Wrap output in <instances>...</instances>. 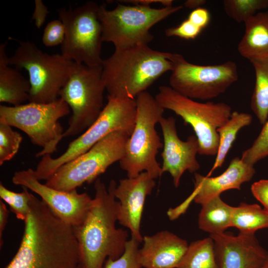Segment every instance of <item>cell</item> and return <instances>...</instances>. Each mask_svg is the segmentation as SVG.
<instances>
[{
	"instance_id": "obj_6",
	"label": "cell",
	"mask_w": 268,
	"mask_h": 268,
	"mask_svg": "<svg viewBox=\"0 0 268 268\" xmlns=\"http://www.w3.org/2000/svg\"><path fill=\"white\" fill-rule=\"evenodd\" d=\"M18 43L9 65L28 73L31 88L29 102L47 103L57 100L61 89L68 79L73 62L62 54H49L34 43L9 37Z\"/></svg>"
},
{
	"instance_id": "obj_23",
	"label": "cell",
	"mask_w": 268,
	"mask_h": 268,
	"mask_svg": "<svg viewBox=\"0 0 268 268\" xmlns=\"http://www.w3.org/2000/svg\"><path fill=\"white\" fill-rule=\"evenodd\" d=\"M252 119V116L250 114L232 112L229 120L217 129L219 135L218 149L214 163L207 176H210L216 169L222 166L239 131L243 128L249 126Z\"/></svg>"
},
{
	"instance_id": "obj_24",
	"label": "cell",
	"mask_w": 268,
	"mask_h": 268,
	"mask_svg": "<svg viewBox=\"0 0 268 268\" xmlns=\"http://www.w3.org/2000/svg\"><path fill=\"white\" fill-rule=\"evenodd\" d=\"M255 72L250 106L261 124L268 119V57L250 61Z\"/></svg>"
},
{
	"instance_id": "obj_37",
	"label": "cell",
	"mask_w": 268,
	"mask_h": 268,
	"mask_svg": "<svg viewBox=\"0 0 268 268\" xmlns=\"http://www.w3.org/2000/svg\"><path fill=\"white\" fill-rule=\"evenodd\" d=\"M122 3H125L133 5H139L144 6L150 7V5L152 3H159L162 5L163 7L172 6L173 0H118Z\"/></svg>"
},
{
	"instance_id": "obj_1",
	"label": "cell",
	"mask_w": 268,
	"mask_h": 268,
	"mask_svg": "<svg viewBox=\"0 0 268 268\" xmlns=\"http://www.w3.org/2000/svg\"><path fill=\"white\" fill-rule=\"evenodd\" d=\"M19 249L5 268H79L82 265L73 228L31 194Z\"/></svg>"
},
{
	"instance_id": "obj_19",
	"label": "cell",
	"mask_w": 268,
	"mask_h": 268,
	"mask_svg": "<svg viewBox=\"0 0 268 268\" xmlns=\"http://www.w3.org/2000/svg\"><path fill=\"white\" fill-rule=\"evenodd\" d=\"M138 261L143 268H178L188 247L185 240L168 230L144 236Z\"/></svg>"
},
{
	"instance_id": "obj_35",
	"label": "cell",
	"mask_w": 268,
	"mask_h": 268,
	"mask_svg": "<svg viewBox=\"0 0 268 268\" xmlns=\"http://www.w3.org/2000/svg\"><path fill=\"white\" fill-rule=\"evenodd\" d=\"M188 19L202 30L208 24L210 20V14L206 8L200 7L193 10L189 14Z\"/></svg>"
},
{
	"instance_id": "obj_25",
	"label": "cell",
	"mask_w": 268,
	"mask_h": 268,
	"mask_svg": "<svg viewBox=\"0 0 268 268\" xmlns=\"http://www.w3.org/2000/svg\"><path fill=\"white\" fill-rule=\"evenodd\" d=\"M231 227L244 233H255L257 230L268 228V211L257 204L241 202L234 206Z\"/></svg>"
},
{
	"instance_id": "obj_2",
	"label": "cell",
	"mask_w": 268,
	"mask_h": 268,
	"mask_svg": "<svg viewBox=\"0 0 268 268\" xmlns=\"http://www.w3.org/2000/svg\"><path fill=\"white\" fill-rule=\"evenodd\" d=\"M116 185L111 180L106 188L97 178L92 205L83 222L73 227L85 268H104L108 259H117L125 251L128 232L116 227L119 207L114 194Z\"/></svg>"
},
{
	"instance_id": "obj_13",
	"label": "cell",
	"mask_w": 268,
	"mask_h": 268,
	"mask_svg": "<svg viewBox=\"0 0 268 268\" xmlns=\"http://www.w3.org/2000/svg\"><path fill=\"white\" fill-rule=\"evenodd\" d=\"M170 87L192 99L215 98L238 79L236 63L231 61L213 65H199L187 61L181 55L171 53Z\"/></svg>"
},
{
	"instance_id": "obj_31",
	"label": "cell",
	"mask_w": 268,
	"mask_h": 268,
	"mask_svg": "<svg viewBox=\"0 0 268 268\" xmlns=\"http://www.w3.org/2000/svg\"><path fill=\"white\" fill-rule=\"evenodd\" d=\"M139 243L135 238L131 237L127 241L122 256L116 260L108 259L104 268H142L138 259Z\"/></svg>"
},
{
	"instance_id": "obj_18",
	"label": "cell",
	"mask_w": 268,
	"mask_h": 268,
	"mask_svg": "<svg viewBox=\"0 0 268 268\" xmlns=\"http://www.w3.org/2000/svg\"><path fill=\"white\" fill-rule=\"evenodd\" d=\"M213 239L218 268H257L264 261L267 251L255 233L234 236L223 233L210 235Z\"/></svg>"
},
{
	"instance_id": "obj_11",
	"label": "cell",
	"mask_w": 268,
	"mask_h": 268,
	"mask_svg": "<svg viewBox=\"0 0 268 268\" xmlns=\"http://www.w3.org/2000/svg\"><path fill=\"white\" fill-rule=\"evenodd\" d=\"M131 135L122 131L110 133L87 151L59 167L45 184L57 190L70 191L85 183L95 182L109 166L123 158Z\"/></svg>"
},
{
	"instance_id": "obj_15",
	"label": "cell",
	"mask_w": 268,
	"mask_h": 268,
	"mask_svg": "<svg viewBox=\"0 0 268 268\" xmlns=\"http://www.w3.org/2000/svg\"><path fill=\"white\" fill-rule=\"evenodd\" d=\"M159 123L163 136L162 172L170 174L174 186L177 188L185 171L195 173L200 168L196 158L199 148L198 140L194 135L189 136L185 141L180 139L176 119L173 117H163Z\"/></svg>"
},
{
	"instance_id": "obj_9",
	"label": "cell",
	"mask_w": 268,
	"mask_h": 268,
	"mask_svg": "<svg viewBox=\"0 0 268 268\" xmlns=\"http://www.w3.org/2000/svg\"><path fill=\"white\" fill-rule=\"evenodd\" d=\"M182 8V5L155 8L119 4L108 10L105 6L99 5L103 42L113 43L115 49L148 45L153 39L150 28Z\"/></svg>"
},
{
	"instance_id": "obj_10",
	"label": "cell",
	"mask_w": 268,
	"mask_h": 268,
	"mask_svg": "<svg viewBox=\"0 0 268 268\" xmlns=\"http://www.w3.org/2000/svg\"><path fill=\"white\" fill-rule=\"evenodd\" d=\"M102 67H89L73 62L70 75L59 93L72 111L64 137L75 135L98 119L103 106L105 89Z\"/></svg>"
},
{
	"instance_id": "obj_27",
	"label": "cell",
	"mask_w": 268,
	"mask_h": 268,
	"mask_svg": "<svg viewBox=\"0 0 268 268\" xmlns=\"http://www.w3.org/2000/svg\"><path fill=\"white\" fill-rule=\"evenodd\" d=\"M226 14L237 22H245L260 10L268 7V0H224Z\"/></svg>"
},
{
	"instance_id": "obj_34",
	"label": "cell",
	"mask_w": 268,
	"mask_h": 268,
	"mask_svg": "<svg viewBox=\"0 0 268 268\" xmlns=\"http://www.w3.org/2000/svg\"><path fill=\"white\" fill-rule=\"evenodd\" d=\"M254 197L268 211V180H261L254 183L251 187Z\"/></svg>"
},
{
	"instance_id": "obj_26",
	"label": "cell",
	"mask_w": 268,
	"mask_h": 268,
	"mask_svg": "<svg viewBox=\"0 0 268 268\" xmlns=\"http://www.w3.org/2000/svg\"><path fill=\"white\" fill-rule=\"evenodd\" d=\"M178 268H218L213 239L209 236L192 242Z\"/></svg>"
},
{
	"instance_id": "obj_41",
	"label": "cell",
	"mask_w": 268,
	"mask_h": 268,
	"mask_svg": "<svg viewBox=\"0 0 268 268\" xmlns=\"http://www.w3.org/2000/svg\"><path fill=\"white\" fill-rule=\"evenodd\" d=\"M79 268H85V267L83 266H81Z\"/></svg>"
},
{
	"instance_id": "obj_12",
	"label": "cell",
	"mask_w": 268,
	"mask_h": 268,
	"mask_svg": "<svg viewBox=\"0 0 268 268\" xmlns=\"http://www.w3.org/2000/svg\"><path fill=\"white\" fill-rule=\"evenodd\" d=\"M99 8L96 2L89 1L74 8L57 10L65 29L61 54L75 63L92 67H101L103 61Z\"/></svg>"
},
{
	"instance_id": "obj_29",
	"label": "cell",
	"mask_w": 268,
	"mask_h": 268,
	"mask_svg": "<svg viewBox=\"0 0 268 268\" xmlns=\"http://www.w3.org/2000/svg\"><path fill=\"white\" fill-rule=\"evenodd\" d=\"M12 127L0 123V165L12 159L17 154L22 136Z\"/></svg>"
},
{
	"instance_id": "obj_28",
	"label": "cell",
	"mask_w": 268,
	"mask_h": 268,
	"mask_svg": "<svg viewBox=\"0 0 268 268\" xmlns=\"http://www.w3.org/2000/svg\"><path fill=\"white\" fill-rule=\"evenodd\" d=\"M22 188V192L16 193L6 188L1 182L0 197L2 201L9 206L10 210L15 214L17 219L24 221L29 211L31 194L27 188Z\"/></svg>"
},
{
	"instance_id": "obj_38",
	"label": "cell",
	"mask_w": 268,
	"mask_h": 268,
	"mask_svg": "<svg viewBox=\"0 0 268 268\" xmlns=\"http://www.w3.org/2000/svg\"><path fill=\"white\" fill-rule=\"evenodd\" d=\"M9 210L3 201H0V246L3 244L2 236L3 232L7 222L9 215Z\"/></svg>"
},
{
	"instance_id": "obj_21",
	"label": "cell",
	"mask_w": 268,
	"mask_h": 268,
	"mask_svg": "<svg viewBox=\"0 0 268 268\" xmlns=\"http://www.w3.org/2000/svg\"><path fill=\"white\" fill-rule=\"evenodd\" d=\"M6 45V42L0 45V102L16 106L29 100L31 86L18 69L10 66Z\"/></svg>"
},
{
	"instance_id": "obj_36",
	"label": "cell",
	"mask_w": 268,
	"mask_h": 268,
	"mask_svg": "<svg viewBox=\"0 0 268 268\" xmlns=\"http://www.w3.org/2000/svg\"><path fill=\"white\" fill-rule=\"evenodd\" d=\"M35 9L32 15V19L38 28H40L44 24L47 14L49 13L47 7L41 0H35Z\"/></svg>"
},
{
	"instance_id": "obj_14",
	"label": "cell",
	"mask_w": 268,
	"mask_h": 268,
	"mask_svg": "<svg viewBox=\"0 0 268 268\" xmlns=\"http://www.w3.org/2000/svg\"><path fill=\"white\" fill-rule=\"evenodd\" d=\"M12 182L39 195L60 219L73 227L83 222L92 205L93 199L87 193L61 191L42 184L31 168L14 173Z\"/></svg>"
},
{
	"instance_id": "obj_7",
	"label": "cell",
	"mask_w": 268,
	"mask_h": 268,
	"mask_svg": "<svg viewBox=\"0 0 268 268\" xmlns=\"http://www.w3.org/2000/svg\"><path fill=\"white\" fill-rule=\"evenodd\" d=\"M67 104L59 98L50 103L29 102L16 106H0V123L24 132L32 143L42 149L36 157L56 152L64 131L59 120L69 114Z\"/></svg>"
},
{
	"instance_id": "obj_8",
	"label": "cell",
	"mask_w": 268,
	"mask_h": 268,
	"mask_svg": "<svg viewBox=\"0 0 268 268\" xmlns=\"http://www.w3.org/2000/svg\"><path fill=\"white\" fill-rule=\"evenodd\" d=\"M155 98L162 108L174 112L192 127L199 142L198 154L216 155L219 147L217 129L231 115L229 105L223 102H197L167 85L159 87Z\"/></svg>"
},
{
	"instance_id": "obj_20",
	"label": "cell",
	"mask_w": 268,
	"mask_h": 268,
	"mask_svg": "<svg viewBox=\"0 0 268 268\" xmlns=\"http://www.w3.org/2000/svg\"><path fill=\"white\" fill-rule=\"evenodd\" d=\"M244 24V34L237 47L240 55L250 61L268 57V10L258 12Z\"/></svg>"
},
{
	"instance_id": "obj_3",
	"label": "cell",
	"mask_w": 268,
	"mask_h": 268,
	"mask_svg": "<svg viewBox=\"0 0 268 268\" xmlns=\"http://www.w3.org/2000/svg\"><path fill=\"white\" fill-rule=\"evenodd\" d=\"M171 53L153 50L148 45L115 49L102 63V76L108 95L135 99L167 71Z\"/></svg>"
},
{
	"instance_id": "obj_5",
	"label": "cell",
	"mask_w": 268,
	"mask_h": 268,
	"mask_svg": "<svg viewBox=\"0 0 268 268\" xmlns=\"http://www.w3.org/2000/svg\"><path fill=\"white\" fill-rule=\"evenodd\" d=\"M107 100L96 121L72 140L65 152L55 158L51 155L42 157L34 170V175L39 181L47 180L61 166L86 152L110 133L122 131L132 134L136 119L135 99L108 95Z\"/></svg>"
},
{
	"instance_id": "obj_4",
	"label": "cell",
	"mask_w": 268,
	"mask_h": 268,
	"mask_svg": "<svg viewBox=\"0 0 268 268\" xmlns=\"http://www.w3.org/2000/svg\"><path fill=\"white\" fill-rule=\"evenodd\" d=\"M135 101V123L127 141L124 156L119 161L120 166L128 178L146 172L155 179L163 174L156 156L163 146L155 125L163 117L165 109L146 91L139 94Z\"/></svg>"
},
{
	"instance_id": "obj_33",
	"label": "cell",
	"mask_w": 268,
	"mask_h": 268,
	"mask_svg": "<svg viewBox=\"0 0 268 268\" xmlns=\"http://www.w3.org/2000/svg\"><path fill=\"white\" fill-rule=\"evenodd\" d=\"M201 31V29L196 26L187 19L177 26L166 29L165 34L168 37L176 36L190 40L197 37Z\"/></svg>"
},
{
	"instance_id": "obj_22",
	"label": "cell",
	"mask_w": 268,
	"mask_h": 268,
	"mask_svg": "<svg viewBox=\"0 0 268 268\" xmlns=\"http://www.w3.org/2000/svg\"><path fill=\"white\" fill-rule=\"evenodd\" d=\"M198 216L200 229L210 235L221 234L231 227L234 206L225 202L217 196L203 203Z\"/></svg>"
},
{
	"instance_id": "obj_17",
	"label": "cell",
	"mask_w": 268,
	"mask_h": 268,
	"mask_svg": "<svg viewBox=\"0 0 268 268\" xmlns=\"http://www.w3.org/2000/svg\"><path fill=\"white\" fill-rule=\"evenodd\" d=\"M154 180L147 172H143L135 177L120 180L114 190L119 202L118 221L128 228L132 237L140 243L143 239L140 223L144 205L146 197L155 186Z\"/></svg>"
},
{
	"instance_id": "obj_40",
	"label": "cell",
	"mask_w": 268,
	"mask_h": 268,
	"mask_svg": "<svg viewBox=\"0 0 268 268\" xmlns=\"http://www.w3.org/2000/svg\"><path fill=\"white\" fill-rule=\"evenodd\" d=\"M257 268H268V250L266 257L263 263Z\"/></svg>"
},
{
	"instance_id": "obj_30",
	"label": "cell",
	"mask_w": 268,
	"mask_h": 268,
	"mask_svg": "<svg viewBox=\"0 0 268 268\" xmlns=\"http://www.w3.org/2000/svg\"><path fill=\"white\" fill-rule=\"evenodd\" d=\"M268 156V119L251 146L243 152L241 159L245 163L254 165Z\"/></svg>"
},
{
	"instance_id": "obj_39",
	"label": "cell",
	"mask_w": 268,
	"mask_h": 268,
	"mask_svg": "<svg viewBox=\"0 0 268 268\" xmlns=\"http://www.w3.org/2000/svg\"><path fill=\"white\" fill-rule=\"evenodd\" d=\"M206 1L205 0H187L184 3V6L190 9H195L201 7Z\"/></svg>"
},
{
	"instance_id": "obj_16",
	"label": "cell",
	"mask_w": 268,
	"mask_h": 268,
	"mask_svg": "<svg viewBox=\"0 0 268 268\" xmlns=\"http://www.w3.org/2000/svg\"><path fill=\"white\" fill-rule=\"evenodd\" d=\"M255 172L254 165L235 157L231 160L225 171L218 176H204L195 173L193 192L181 204L173 209V213L178 217L185 212L192 201L201 205L224 191L240 190L241 185L250 181Z\"/></svg>"
},
{
	"instance_id": "obj_32",
	"label": "cell",
	"mask_w": 268,
	"mask_h": 268,
	"mask_svg": "<svg viewBox=\"0 0 268 268\" xmlns=\"http://www.w3.org/2000/svg\"><path fill=\"white\" fill-rule=\"evenodd\" d=\"M65 34V26L60 20L49 22L45 27L42 40L47 47H53L62 44Z\"/></svg>"
}]
</instances>
